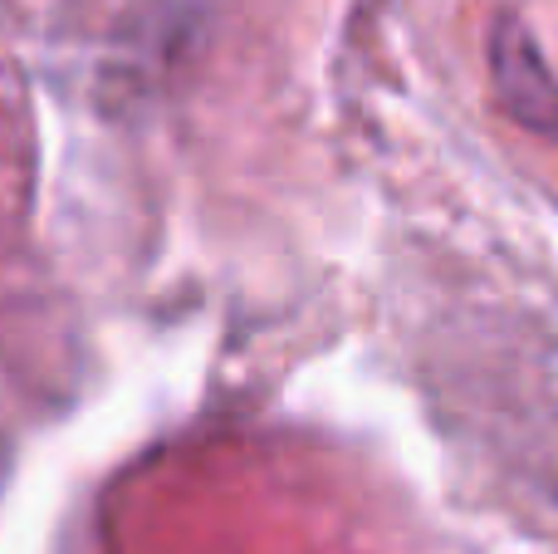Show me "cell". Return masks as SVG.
I'll use <instances>...</instances> for the list:
<instances>
[{
	"instance_id": "1",
	"label": "cell",
	"mask_w": 558,
	"mask_h": 554,
	"mask_svg": "<svg viewBox=\"0 0 558 554\" xmlns=\"http://www.w3.org/2000/svg\"><path fill=\"white\" fill-rule=\"evenodd\" d=\"M490 79L500 108L520 128L558 137V79L544 64L530 25L520 15H500L490 29Z\"/></svg>"
}]
</instances>
